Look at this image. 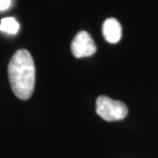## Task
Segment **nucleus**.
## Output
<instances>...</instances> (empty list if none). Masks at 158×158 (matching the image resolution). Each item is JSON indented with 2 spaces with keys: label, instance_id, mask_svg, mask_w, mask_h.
<instances>
[{
  "label": "nucleus",
  "instance_id": "39448f33",
  "mask_svg": "<svg viewBox=\"0 0 158 158\" xmlns=\"http://www.w3.org/2000/svg\"><path fill=\"white\" fill-rule=\"evenodd\" d=\"M19 30V23L13 18H4L0 22V31L6 34L15 35Z\"/></svg>",
  "mask_w": 158,
  "mask_h": 158
},
{
  "label": "nucleus",
  "instance_id": "7ed1b4c3",
  "mask_svg": "<svg viewBox=\"0 0 158 158\" xmlns=\"http://www.w3.org/2000/svg\"><path fill=\"white\" fill-rule=\"evenodd\" d=\"M70 49L73 56L77 58H82L93 55L96 52V45L88 32L81 31L73 38Z\"/></svg>",
  "mask_w": 158,
  "mask_h": 158
},
{
  "label": "nucleus",
  "instance_id": "f03ea898",
  "mask_svg": "<svg viewBox=\"0 0 158 158\" xmlns=\"http://www.w3.org/2000/svg\"><path fill=\"white\" fill-rule=\"evenodd\" d=\"M97 114L107 122L122 120L127 115V107L122 101L107 96H99L96 100Z\"/></svg>",
  "mask_w": 158,
  "mask_h": 158
},
{
  "label": "nucleus",
  "instance_id": "f257e3e1",
  "mask_svg": "<svg viewBox=\"0 0 158 158\" xmlns=\"http://www.w3.org/2000/svg\"><path fill=\"white\" fill-rule=\"evenodd\" d=\"M7 70L15 95L21 100L31 98L36 82V69L31 53L26 49L15 51L9 60Z\"/></svg>",
  "mask_w": 158,
  "mask_h": 158
},
{
  "label": "nucleus",
  "instance_id": "20e7f679",
  "mask_svg": "<svg viewBox=\"0 0 158 158\" xmlns=\"http://www.w3.org/2000/svg\"><path fill=\"white\" fill-rule=\"evenodd\" d=\"M103 36L107 42L117 43L122 38V26L115 19H107L103 23Z\"/></svg>",
  "mask_w": 158,
  "mask_h": 158
},
{
  "label": "nucleus",
  "instance_id": "423d86ee",
  "mask_svg": "<svg viewBox=\"0 0 158 158\" xmlns=\"http://www.w3.org/2000/svg\"><path fill=\"white\" fill-rule=\"evenodd\" d=\"M11 5V0H0V11L8 9Z\"/></svg>",
  "mask_w": 158,
  "mask_h": 158
}]
</instances>
